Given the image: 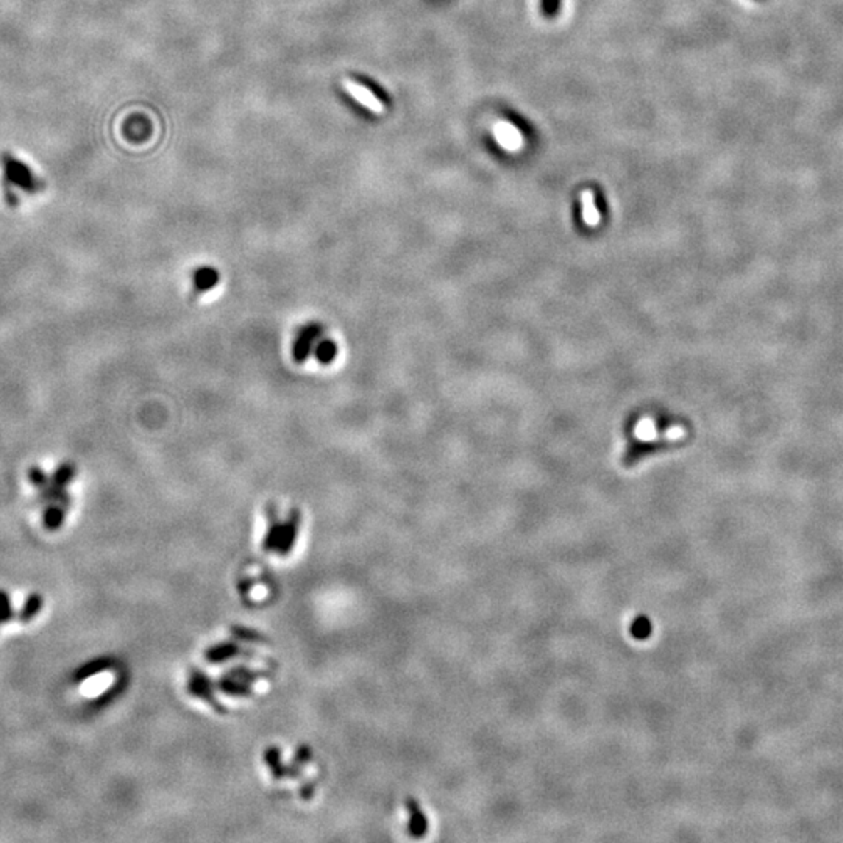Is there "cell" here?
Segmentation results:
<instances>
[{
	"mask_svg": "<svg viewBox=\"0 0 843 843\" xmlns=\"http://www.w3.org/2000/svg\"><path fill=\"white\" fill-rule=\"evenodd\" d=\"M0 163L4 167V186L10 205L18 204V199L13 194V188H19L28 194H36L43 189V182L33 174L31 167L11 155V153H4L0 157Z\"/></svg>",
	"mask_w": 843,
	"mask_h": 843,
	"instance_id": "6da1fadb",
	"label": "cell"
},
{
	"mask_svg": "<svg viewBox=\"0 0 843 843\" xmlns=\"http://www.w3.org/2000/svg\"><path fill=\"white\" fill-rule=\"evenodd\" d=\"M320 339H322V328L319 325H315V323H310V325L303 327L302 330L298 331V335L295 337L294 358L298 362L306 361L308 358H310V356H313L314 348H315V345H318Z\"/></svg>",
	"mask_w": 843,
	"mask_h": 843,
	"instance_id": "7a4b0ae2",
	"label": "cell"
},
{
	"mask_svg": "<svg viewBox=\"0 0 843 843\" xmlns=\"http://www.w3.org/2000/svg\"><path fill=\"white\" fill-rule=\"evenodd\" d=\"M342 86L347 91V94L350 95L352 99L358 102L360 105H362L364 108L369 110L370 112H374V115H383V111H384L383 102H381L369 88L356 83V82H353V80H348V78L344 80Z\"/></svg>",
	"mask_w": 843,
	"mask_h": 843,
	"instance_id": "3957f363",
	"label": "cell"
},
{
	"mask_svg": "<svg viewBox=\"0 0 843 843\" xmlns=\"http://www.w3.org/2000/svg\"><path fill=\"white\" fill-rule=\"evenodd\" d=\"M493 135H496V140L503 149L509 152H517L522 149L523 136L518 132V128L514 124L508 122V120H500V122H497L496 127H493Z\"/></svg>",
	"mask_w": 843,
	"mask_h": 843,
	"instance_id": "277c9868",
	"label": "cell"
},
{
	"mask_svg": "<svg viewBox=\"0 0 843 843\" xmlns=\"http://www.w3.org/2000/svg\"><path fill=\"white\" fill-rule=\"evenodd\" d=\"M112 664L115 662H112V659L108 658V656H102V658L89 661V662L83 664V666L80 669H77V671L74 674V681H77V683H85V681H88L89 678L97 676V675L103 674V671L110 670L112 667Z\"/></svg>",
	"mask_w": 843,
	"mask_h": 843,
	"instance_id": "5b68a950",
	"label": "cell"
},
{
	"mask_svg": "<svg viewBox=\"0 0 843 843\" xmlns=\"http://www.w3.org/2000/svg\"><path fill=\"white\" fill-rule=\"evenodd\" d=\"M66 513H68V508L60 505V503L47 505L44 509V514H43L44 528L47 531H58L64 523V518H66Z\"/></svg>",
	"mask_w": 843,
	"mask_h": 843,
	"instance_id": "8992f818",
	"label": "cell"
},
{
	"mask_svg": "<svg viewBox=\"0 0 843 843\" xmlns=\"http://www.w3.org/2000/svg\"><path fill=\"white\" fill-rule=\"evenodd\" d=\"M43 606H44L43 595L38 594V592H33V594H30L26 598V602H23L21 611L18 614V620L21 623H30L39 612L43 611Z\"/></svg>",
	"mask_w": 843,
	"mask_h": 843,
	"instance_id": "52a82bcc",
	"label": "cell"
},
{
	"mask_svg": "<svg viewBox=\"0 0 843 843\" xmlns=\"http://www.w3.org/2000/svg\"><path fill=\"white\" fill-rule=\"evenodd\" d=\"M219 281V273L214 267H200L194 273V288L197 293H206L213 289Z\"/></svg>",
	"mask_w": 843,
	"mask_h": 843,
	"instance_id": "ba28073f",
	"label": "cell"
},
{
	"mask_svg": "<svg viewBox=\"0 0 843 843\" xmlns=\"http://www.w3.org/2000/svg\"><path fill=\"white\" fill-rule=\"evenodd\" d=\"M581 204H582V221H585V224L589 226L599 225V222H602V214H599V211L595 206L594 192L592 191L582 192Z\"/></svg>",
	"mask_w": 843,
	"mask_h": 843,
	"instance_id": "9c48e42d",
	"label": "cell"
},
{
	"mask_svg": "<svg viewBox=\"0 0 843 843\" xmlns=\"http://www.w3.org/2000/svg\"><path fill=\"white\" fill-rule=\"evenodd\" d=\"M75 475H77V467L74 464L63 463L52 473L51 481H52V484L56 486V488L68 489V486L72 483V480H74Z\"/></svg>",
	"mask_w": 843,
	"mask_h": 843,
	"instance_id": "30bf717a",
	"label": "cell"
},
{
	"mask_svg": "<svg viewBox=\"0 0 843 843\" xmlns=\"http://www.w3.org/2000/svg\"><path fill=\"white\" fill-rule=\"evenodd\" d=\"M634 436H636V439L642 441V442H651V441H656L661 437L658 429H656L654 420L651 417H644L637 422V425L634 426Z\"/></svg>",
	"mask_w": 843,
	"mask_h": 843,
	"instance_id": "8fae6325",
	"label": "cell"
},
{
	"mask_svg": "<svg viewBox=\"0 0 843 843\" xmlns=\"http://www.w3.org/2000/svg\"><path fill=\"white\" fill-rule=\"evenodd\" d=\"M337 355V345L333 342L331 339H320L318 345L314 348V353L313 356L315 360H318L320 364H330L336 358Z\"/></svg>",
	"mask_w": 843,
	"mask_h": 843,
	"instance_id": "7c38bea8",
	"label": "cell"
},
{
	"mask_svg": "<svg viewBox=\"0 0 843 843\" xmlns=\"http://www.w3.org/2000/svg\"><path fill=\"white\" fill-rule=\"evenodd\" d=\"M651 622L650 619L646 617V615H639V617L634 619V622L631 623V634L634 639L637 640H645L651 636Z\"/></svg>",
	"mask_w": 843,
	"mask_h": 843,
	"instance_id": "4fadbf2b",
	"label": "cell"
},
{
	"mask_svg": "<svg viewBox=\"0 0 843 843\" xmlns=\"http://www.w3.org/2000/svg\"><path fill=\"white\" fill-rule=\"evenodd\" d=\"M14 619V609L10 594L5 589H0V625L10 623Z\"/></svg>",
	"mask_w": 843,
	"mask_h": 843,
	"instance_id": "5bb4252c",
	"label": "cell"
},
{
	"mask_svg": "<svg viewBox=\"0 0 843 843\" xmlns=\"http://www.w3.org/2000/svg\"><path fill=\"white\" fill-rule=\"evenodd\" d=\"M687 434V431L684 429V426L676 425V426H670L666 433H664L661 437L666 441H671V442H676L679 439H684Z\"/></svg>",
	"mask_w": 843,
	"mask_h": 843,
	"instance_id": "9a60e30c",
	"label": "cell"
},
{
	"mask_svg": "<svg viewBox=\"0 0 843 843\" xmlns=\"http://www.w3.org/2000/svg\"><path fill=\"white\" fill-rule=\"evenodd\" d=\"M561 0H542V11L545 16H555L559 10Z\"/></svg>",
	"mask_w": 843,
	"mask_h": 843,
	"instance_id": "2e32d148",
	"label": "cell"
}]
</instances>
